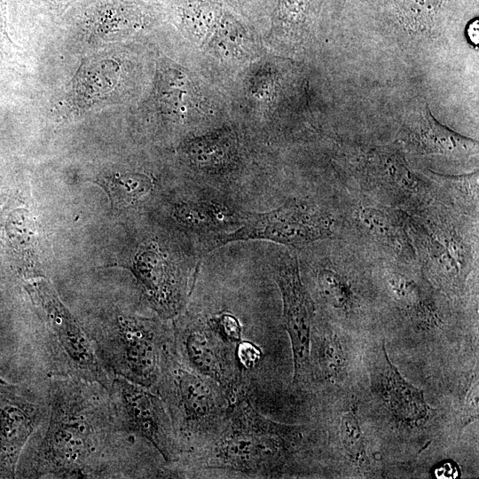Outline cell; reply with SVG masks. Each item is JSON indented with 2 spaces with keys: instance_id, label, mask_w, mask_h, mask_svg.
<instances>
[{
  "instance_id": "cell-22",
  "label": "cell",
  "mask_w": 479,
  "mask_h": 479,
  "mask_svg": "<svg viewBox=\"0 0 479 479\" xmlns=\"http://www.w3.org/2000/svg\"><path fill=\"white\" fill-rule=\"evenodd\" d=\"M360 220L373 232L381 237L393 236L401 239L403 225L401 218L378 208H366L360 213Z\"/></svg>"
},
{
  "instance_id": "cell-23",
  "label": "cell",
  "mask_w": 479,
  "mask_h": 479,
  "mask_svg": "<svg viewBox=\"0 0 479 479\" xmlns=\"http://www.w3.org/2000/svg\"><path fill=\"white\" fill-rule=\"evenodd\" d=\"M206 320L226 341L235 344L241 341L242 326L233 314L222 311Z\"/></svg>"
},
{
  "instance_id": "cell-2",
  "label": "cell",
  "mask_w": 479,
  "mask_h": 479,
  "mask_svg": "<svg viewBox=\"0 0 479 479\" xmlns=\"http://www.w3.org/2000/svg\"><path fill=\"white\" fill-rule=\"evenodd\" d=\"M222 425L205 454L208 467L269 473L285 465L300 437L297 428L270 420L245 398L232 404Z\"/></svg>"
},
{
  "instance_id": "cell-13",
  "label": "cell",
  "mask_w": 479,
  "mask_h": 479,
  "mask_svg": "<svg viewBox=\"0 0 479 479\" xmlns=\"http://www.w3.org/2000/svg\"><path fill=\"white\" fill-rule=\"evenodd\" d=\"M375 381L383 401L400 421L417 425L427 419L431 408L423 391L409 382L389 360L384 342L375 364Z\"/></svg>"
},
{
  "instance_id": "cell-26",
  "label": "cell",
  "mask_w": 479,
  "mask_h": 479,
  "mask_svg": "<svg viewBox=\"0 0 479 479\" xmlns=\"http://www.w3.org/2000/svg\"><path fill=\"white\" fill-rule=\"evenodd\" d=\"M13 45L7 32L6 8L3 0H0V48Z\"/></svg>"
},
{
  "instance_id": "cell-10",
  "label": "cell",
  "mask_w": 479,
  "mask_h": 479,
  "mask_svg": "<svg viewBox=\"0 0 479 479\" xmlns=\"http://www.w3.org/2000/svg\"><path fill=\"white\" fill-rule=\"evenodd\" d=\"M176 352L190 369L215 381L229 393L240 381L236 346L224 339L205 319L181 325L175 332Z\"/></svg>"
},
{
  "instance_id": "cell-17",
  "label": "cell",
  "mask_w": 479,
  "mask_h": 479,
  "mask_svg": "<svg viewBox=\"0 0 479 479\" xmlns=\"http://www.w3.org/2000/svg\"><path fill=\"white\" fill-rule=\"evenodd\" d=\"M106 187L111 203L119 208L133 204L148 194L153 182L142 173H123L113 176Z\"/></svg>"
},
{
  "instance_id": "cell-12",
  "label": "cell",
  "mask_w": 479,
  "mask_h": 479,
  "mask_svg": "<svg viewBox=\"0 0 479 479\" xmlns=\"http://www.w3.org/2000/svg\"><path fill=\"white\" fill-rule=\"evenodd\" d=\"M401 138L407 148L418 153L466 158L478 151L477 141L438 122L425 103L416 106L408 114Z\"/></svg>"
},
{
  "instance_id": "cell-3",
  "label": "cell",
  "mask_w": 479,
  "mask_h": 479,
  "mask_svg": "<svg viewBox=\"0 0 479 479\" xmlns=\"http://www.w3.org/2000/svg\"><path fill=\"white\" fill-rule=\"evenodd\" d=\"M90 335L96 351L114 376L153 389L171 340L158 320L114 312Z\"/></svg>"
},
{
  "instance_id": "cell-16",
  "label": "cell",
  "mask_w": 479,
  "mask_h": 479,
  "mask_svg": "<svg viewBox=\"0 0 479 479\" xmlns=\"http://www.w3.org/2000/svg\"><path fill=\"white\" fill-rule=\"evenodd\" d=\"M226 134L205 137L189 143L185 153L191 161L208 170L223 169L229 163L233 146Z\"/></svg>"
},
{
  "instance_id": "cell-9",
  "label": "cell",
  "mask_w": 479,
  "mask_h": 479,
  "mask_svg": "<svg viewBox=\"0 0 479 479\" xmlns=\"http://www.w3.org/2000/svg\"><path fill=\"white\" fill-rule=\"evenodd\" d=\"M274 279L283 304V322L292 347L294 382L310 374V332L315 306L304 287L296 256L285 254L274 263Z\"/></svg>"
},
{
  "instance_id": "cell-19",
  "label": "cell",
  "mask_w": 479,
  "mask_h": 479,
  "mask_svg": "<svg viewBox=\"0 0 479 479\" xmlns=\"http://www.w3.org/2000/svg\"><path fill=\"white\" fill-rule=\"evenodd\" d=\"M318 365L325 377L332 381H341L346 369L345 354L340 339L332 332H325L318 341Z\"/></svg>"
},
{
  "instance_id": "cell-11",
  "label": "cell",
  "mask_w": 479,
  "mask_h": 479,
  "mask_svg": "<svg viewBox=\"0 0 479 479\" xmlns=\"http://www.w3.org/2000/svg\"><path fill=\"white\" fill-rule=\"evenodd\" d=\"M127 267L161 318L169 319L182 312L190 295L189 275L158 244L141 245Z\"/></svg>"
},
{
  "instance_id": "cell-8",
  "label": "cell",
  "mask_w": 479,
  "mask_h": 479,
  "mask_svg": "<svg viewBox=\"0 0 479 479\" xmlns=\"http://www.w3.org/2000/svg\"><path fill=\"white\" fill-rule=\"evenodd\" d=\"M49 386L30 390L0 381V476L13 475L31 435L48 416Z\"/></svg>"
},
{
  "instance_id": "cell-21",
  "label": "cell",
  "mask_w": 479,
  "mask_h": 479,
  "mask_svg": "<svg viewBox=\"0 0 479 479\" xmlns=\"http://www.w3.org/2000/svg\"><path fill=\"white\" fill-rule=\"evenodd\" d=\"M341 438L349 457L356 462H363L365 457V439L353 406L341 419Z\"/></svg>"
},
{
  "instance_id": "cell-24",
  "label": "cell",
  "mask_w": 479,
  "mask_h": 479,
  "mask_svg": "<svg viewBox=\"0 0 479 479\" xmlns=\"http://www.w3.org/2000/svg\"><path fill=\"white\" fill-rule=\"evenodd\" d=\"M262 350L248 341H240L236 346V357L242 368H254L262 358Z\"/></svg>"
},
{
  "instance_id": "cell-14",
  "label": "cell",
  "mask_w": 479,
  "mask_h": 479,
  "mask_svg": "<svg viewBox=\"0 0 479 479\" xmlns=\"http://www.w3.org/2000/svg\"><path fill=\"white\" fill-rule=\"evenodd\" d=\"M173 216L185 228L197 232H229L240 225L238 216L225 204L215 200H183L175 204Z\"/></svg>"
},
{
  "instance_id": "cell-7",
  "label": "cell",
  "mask_w": 479,
  "mask_h": 479,
  "mask_svg": "<svg viewBox=\"0 0 479 479\" xmlns=\"http://www.w3.org/2000/svg\"><path fill=\"white\" fill-rule=\"evenodd\" d=\"M118 426L149 441L166 461L176 462L182 452L169 410L149 388L114 376L107 389Z\"/></svg>"
},
{
  "instance_id": "cell-27",
  "label": "cell",
  "mask_w": 479,
  "mask_h": 479,
  "mask_svg": "<svg viewBox=\"0 0 479 479\" xmlns=\"http://www.w3.org/2000/svg\"><path fill=\"white\" fill-rule=\"evenodd\" d=\"M435 475L437 478H454L459 475L458 467H455V464L447 462L436 468Z\"/></svg>"
},
{
  "instance_id": "cell-20",
  "label": "cell",
  "mask_w": 479,
  "mask_h": 479,
  "mask_svg": "<svg viewBox=\"0 0 479 479\" xmlns=\"http://www.w3.org/2000/svg\"><path fill=\"white\" fill-rule=\"evenodd\" d=\"M318 285L326 301L335 309L347 310L351 292L346 281L336 271L324 268L318 273Z\"/></svg>"
},
{
  "instance_id": "cell-15",
  "label": "cell",
  "mask_w": 479,
  "mask_h": 479,
  "mask_svg": "<svg viewBox=\"0 0 479 479\" xmlns=\"http://www.w3.org/2000/svg\"><path fill=\"white\" fill-rule=\"evenodd\" d=\"M447 0H383L388 14L413 34L432 32L440 20Z\"/></svg>"
},
{
  "instance_id": "cell-18",
  "label": "cell",
  "mask_w": 479,
  "mask_h": 479,
  "mask_svg": "<svg viewBox=\"0 0 479 479\" xmlns=\"http://www.w3.org/2000/svg\"><path fill=\"white\" fill-rule=\"evenodd\" d=\"M372 168L384 180L397 186L412 190L418 187V179L410 171L403 155L396 150L377 151L372 160Z\"/></svg>"
},
{
  "instance_id": "cell-1",
  "label": "cell",
  "mask_w": 479,
  "mask_h": 479,
  "mask_svg": "<svg viewBox=\"0 0 479 479\" xmlns=\"http://www.w3.org/2000/svg\"><path fill=\"white\" fill-rule=\"evenodd\" d=\"M50 409L35 430L24 464L27 477L102 478L114 475L120 435L106 389L52 377Z\"/></svg>"
},
{
  "instance_id": "cell-5",
  "label": "cell",
  "mask_w": 479,
  "mask_h": 479,
  "mask_svg": "<svg viewBox=\"0 0 479 479\" xmlns=\"http://www.w3.org/2000/svg\"><path fill=\"white\" fill-rule=\"evenodd\" d=\"M170 348L153 389L164 401L177 435L221 426L232 405L229 392L182 364Z\"/></svg>"
},
{
  "instance_id": "cell-4",
  "label": "cell",
  "mask_w": 479,
  "mask_h": 479,
  "mask_svg": "<svg viewBox=\"0 0 479 479\" xmlns=\"http://www.w3.org/2000/svg\"><path fill=\"white\" fill-rule=\"evenodd\" d=\"M43 325L39 340L52 377L96 382L108 389L114 375L98 357L88 333L46 283L27 287Z\"/></svg>"
},
{
  "instance_id": "cell-25",
  "label": "cell",
  "mask_w": 479,
  "mask_h": 479,
  "mask_svg": "<svg viewBox=\"0 0 479 479\" xmlns=\"http://www.w3.org/2000/svg\"><path fill=\"white\" fill-rule=\"evenodd\" d=\"M462 421L467 425L478 417V381L473 377L462 407Z\"/></svg>"
},
{
  "instance_id": "cell-6",
  "label": "cell",
  "mask_w": 479,
  "mask_h": 479,
  "mask_svg": "<svg viewBox=\"0 0 479 479\" xmlns=\"http://www.w3.org/2000/svg\"><path fill=\"white\" fill-rule=\"evenodd\" d=\"M333 219L294 200L266 212L245 213L240 225L231 232L210 238L207 251L231 242L262 240L302 247L325 239L332 233Z\"/></svg>"
}]
</instances>
